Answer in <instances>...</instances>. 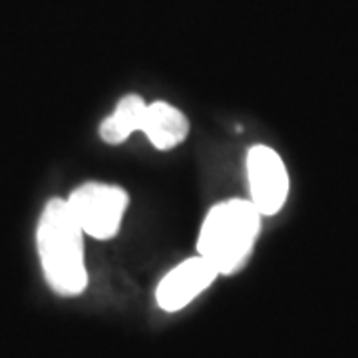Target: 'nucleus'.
<instances>
[{
    "label": "nucleus",
    "mask_w": 358,
    "mask_h": 358,
    "mask_svg": "<svg viewBox=\"0 0 358 358\" xmlns=\"http://www.w3.org/2000/svg\"><path fill=\"white\" fill-rule=\"evenodd\" d=\"M36 247L44 277L52 291L78 296L88 287L84 233L72 217L66 199L52 197L44 205L36 227Z\"/></svg>",
    "instance_id": "f257e3e1"
},
{
    "label": "nucleus",
    "mask_w": 358,
    "mask_h": 358,
    "mask_svg": "<svg viewBox=\"0 0 358 358\" xmlns=\"http://www.w3.org/2000/svg\"><path fill=\"white\" fill-rule=\"evenodd\" d=\"M263 215L249 199H225L215 203L205 215L197 255L211 263L219 275H235L247 265L261 233Z\"/></svg>",
    "instance_id": "f03ea898"
},
{
    "label": "nucleus",
    "mask_w": 358,
    "mask_h": 358,
    "mask_svg": "<svg viewBox=\"0 0 358 358\" xmlns=\"http://www.w3.org/2000/svg\"><path fill=\"white\" fill-rule=\"evenodd\" d=\"M72 217L84 235L98 241L114 239L129 205V195L120 185L86 181L66 199Z\"/></svg>",
    "instance_id": "7ed1b4c3"
},
{
    "label": "nucleus",
    "mask_w": 358,
    "mask_h": 358,
    "mask_svg": "<svg viewBox=\"0 0 358 358\" xmlns=\"http://www.w3.org/2000/svg\"><path fill=\"white\" fill-rule=\"evenodd\" d=\"M249 201L263 217H273L281 211L289 197V173L285 162L273 148L257 143L247 152Z\"/></svg>",
    "instance_id": "20e7f679"
},
{
    "label": "nucleus",
    "mask_w": 358,
    "mask_h": 358,
    "mask_svg": "<svg viewBox=\"0 0 358 358\" xmlns=\"http://www.w3.org/2000/svg\"><path fill=\"white\" fill-rule=\"evenodd\" d=\"M217 277V271L201 255L185 259L159 281L155 291L157 305L166 313H178L209 289Z\"/></svg>",
    "instance_id": "39448f33"
},
{
    "label": "nucleus",
    "mask_w": 358,
    "mask_h": 358,
    "mask_svg": "<svg viewBox=\"0 0 358 358\" xmlns=\"http://www.w3.org/2000/svg\"><path fill=\"white\" fill-rule=\"evenodd\" d=\"M140 131L145 134L148 141L155 150L167 152L187 140L189 120L176 106L157 100V102L148 103Z\"/></svg>",
    "instance_id": "423d86ee"
},
{
    "label": "nucleus",
    "mask_w": 358,
    "mask_h": 358,
    "mask_svg": "<svg viewBox=\"0 0 358 358\" xmlns=\"http://www.w3.org/2000/svg\"><path fill=\"white\" fill-rule=\"evenodd\" d=\"M148 102L141 98L140 94H126L120 102L115 103V110L102 120L98 134L100 140L110 143V145H120L129 136L141 129L143 114H145Z\"/></svg>",
    "instance_id": "0eeeda50"
}]
</instances>
